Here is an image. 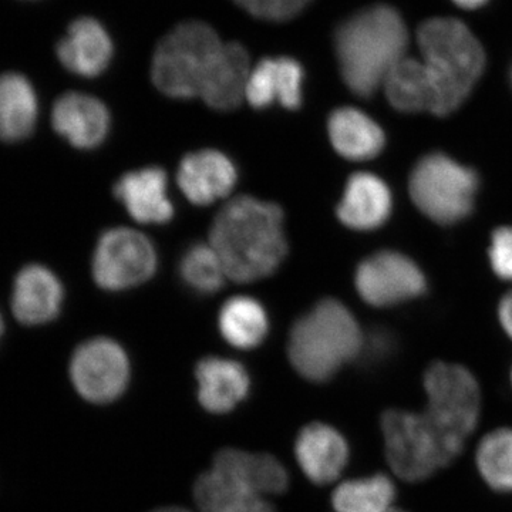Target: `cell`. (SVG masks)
<instances>
[{"instance_id":"37","label":"cell","mask_w":512,"mask_h":512,"mask_svg":"<svg viewBox=\"0 0 512 512\" xmlns=\"http://www.w3.org/2000/svg\"><path fill=\"white\" fill-rule=\"evenodd\" d=\"M390 512H406V511L396 510V508H393V510H392V511H390Z\"/></svg>"},{"instance_id":"13","label":"cell","mask_w":512,"mask_h":512,"mask_svg":"<svg viewBox=\"0 0 512 512\" xmlns=\"http://www.w3.org/2000/svg\"><path fill=\"white\" fill-rule=\"evenodd\" d=\"M52 124L73 147L92 150L109 134L110 111L103 101L89 94L66 93L53 106Z\"/></svg>"},{"instance_id":"12","label":"cell","mask_w":512,"mask_h":512,"mask_svg":"<svg viewBox=\"0 0 512 512\" xmlns=\"http://www.w3.org/2000/svg\"><path fill=\"white\" fill-rule=\"evenodd\" d=\"M237 181V167L231 158L217 150L188 154L177 171L178 187L188 201L201 207L227 197Z\"/></svg>"},{"instance_id":"24","label":"cell","mask_w":512,"mask_h":512,"mask_svg":"<svg viewBox=\"0 0 512 512\" xmlns=\"http://www.w3.org/2000/svg\"><path fill=\"white\" fill-rule=\"evenodd\" d=\"M37 97L23 74L0 76V140L15 143L32 134L36 126Z\"/></svg>"},{"instance_id":"15","label":"cell","mask_w":512,"mask_h":512,"mask_svg":"<svg viewBox=\"0 0 512 512\" xmlns=\"http://www.w3.org/2000/svg\"><path fill=\"white\" fill-rule=\"evenodd\" d=\"M349 444L325 423L303 427L295 443L299 467L312 483L326 485L339 478L349 461Z\"/></svg>"},{"instance_id":"17","label":"cell","mask_w":512,"mask_h":512,"mask_svg":"<svg viewBox=\"0 0 512 512\" xmlns=\"http://www.w3.org/2000/svg\"><path fill=\"white\" fill-rule=\"evenodd\" d=\"M212 468L224 474L242 490L258 497L282 494L288 490V471L271 454H254L237 448H224L215 456Z\"/></svg>"},{"instance_id":"27","label":"cell","mask_w":512,"mask_h":512,"mask_svg":"<svg viewBox=\"0 0 512 512\" xmlns=\"http://www.w3.org/2000/svg\"><path fill=\"white\" fill-rule=\"evenodd\" d=\"M396 487L384 474L345 481L332 495L336 512H390Z\"/></svg>"},{"instance_id":"11","label":"cell","mask_w":512,"mask_h":512,"mask_svg":"<svg viewBox=\"0 0 512 512\" xmlns=\"http://www.w3.org/2000/svg\"><path fill=\"white\" fill-rule=\"evenodd\" d=\"M355 284L363 301L376 308L419 298L426 292L423 271L399 252L382 251L366 258L356 271Z\"/></svg>"},{"instance_id":"39","label":"cell","mask_w":512,"mask_h":512,"mask_svg":"<svg viewBox=\"0 0 512 512\" xmlns=\"http://www.w3.org/2000/svg\"><path fill=\"white\" fill-rule=\"evenodd\" d=\"M511 380H512V373H511Z\"/></svg>"},{"instance_id":"38","label":"cell","mask_w":512,"mask_h":512,"mask_svg":"<svg viewBox=\"0 0 512 512\" xmlns=\"http://www.w3.org/2000/svg\"><path fill=\"white\" fill-rule=\"evenodd\" d=\"M510 79H511V84H512V69H511Z\"/></svg>"},{"instance_id":"7","label":"cell","mask_w":512,"mask_h":512,"mask_svg":"<svg viewBox=\"0 0 512 512\" xmlns=\"http://www.w3.org/2000/svg\"><path fill=\"white\" fill-rule=\"evenodd\" d=\"M476 171L444 154L421 158L410 175L416 207L439 224H456L471 214L478 191Z\"/></svg>"},{"instance_id":"22","label":"cell","mask_w":512,"mask_h":512,"mask_svg":"<svg viewBox=\"0 0 512 512\" xmlns=\"http://www.w3.org/2000/svg\"><path fill=\"white\" fill-rule=\"evenodd\" d=\"M251 64L247 49L239 43H224L201 90V99L220 111L237 109L247 94Z\"/></svg>"},{"instance_id":"26","label":"cell","mask_w":512,"mask_h":512,"mask_svg":"<svg viewBox=\"0 0 512 512\" xmlns=\"http://www.w3.org/2000/svg\"><path fill=\"white\" fill-rule=\"evenodd\" d=\"M218 328L229 345L241 350L258 348L269 332L264 306L251 296H234L222 306Z\"/></svg>"},{"instance_id":"33","label":"cell","mask_w":512,"mask_h":512,"mask_svg":"<svg viewBox=\"0 0 512 512\" xmlns=\"http://www.w3.org/2000/svg\"><path fill=\"white\" fill-rule=\"evenodd\" d=\"M500 322L505 332L512 339V292L500 303Z\"/></svg>"},{"instance_id":"2","label":"cell","mask_w":512,"mask_h":512,"mask_svg":"<svg viewBox=\"0 0 512 512\" xmlns=\"http://www.w3.org/2000/svg\"><path fill=\"white\" fill-rule=\"evenodd\" d=\"M409 32L399 10L375 5L350 16L335 33L340 74L350 92L369 97L406 55Z\"/></svg>"},{"instance_id":"6","label":"cell","mask_w":512,"mask_h":512,"mask_svg":"<svg viewBox=\"0 0 512 512\" xmlns=\"http://www.w3.org/2000/svg\"><path fill=\"white\" fill-rule=\"evenodd\" d=\"M222 46L221 37L207 23H180L158 43L151 79L161 93L173 99L200 97Z\"/></svg>"},{"instance_id":"29","label":"cell","mask_w":512,"mask_h":512,"mask_svg":"<svg viewBox=\"0 0 512 512\" xmlns=\"http://www.w3.org/2000/svg\"><path fill=\"white\" fill-rule=\"evenodd\" d=\"M181 279L192 291L211 295L220 291L227 272L220 256L211 245L195 244L188 248L180 262Z\"/></svg>"},{"instance_id":"14","label":"cell","mask_w":512,"mask_h":512,"mask_svg":"<svg viewBox=\"0 0 512 512\" xmlns=\"http://www.w3.org/2000/svg\"><path fill=\"white\" fill-rule=\"evenodd\" d=\"M114 195L133 220L140 224H167L173 220L174 205L168 198V177L160 167L131 171L114 185Z\"/></svg>"},{"instance_id":"28","label":"cell","mask_w":512,"mask_h":512,"mask_svg":"<svg viewBox=\"0 0 512 512\" xmlns=\"http://www.w3.org/2000/svg\"><path fill=\"white\" fill-rule=\"evenodd\" d=\"M477 467L488 487L512 494V430L498 429L481 440Z\"/></svg>"},{"instance_id":"21","label":"cell","mask_w":512,"mask_h":512,"mask_svg":"<svg viewBox=\"0 0 512 512\" xmlns=\"http://www.w3.org/2000/svg\"><path fill=\"white\" fill-rule=\"evenodd\" d=\"M392 205V194L383 180L370 173H356L346 184L338 218L346 227L370 231L389 220Z\"/></svg>"},{"instance_id":"25","label":"cell","mask_w":512,"mask_h":512,"mask_svg":"<svg viewBox=\"0 0 512 512\" xmlns=\"http://www.w3.org/2000/svg\"><path fill=\"white\" fill-rule=\"evenodd\" d=\"M383 86L394 109L403 113H434L436 89L423 60L404 57L387 74Z\"/></svg>"},{"instance_id":"30","label":"cell","mask_w":512,"mask_h":512,"mask_svg":"<svg viewBox=\"0 0 512 512\" xmlns=\"http://www.w3.org/2000/svg\"><path fill=\"white\" fill-rule=\"evenodd\" d=\"M255 18L284 22L295 18L311 0H234Z\"/></svg>"},{"instance_id":"3","label":"cell","mask_w":512,"mask_h":512,"mask_svg":"<svg viewBox=\"0 0 512 512\" xmlns=\"http://www.w3.org/2000/svg\"><path fill=\"white\" fill-rule=\"evenodd\" d=\"M363 349L365 336L352 312L336 299H323L292 326L288 356L299 375L323 383Z\"/></svg>"},{"instance_id":"8","label":"cell","mask_w":512,"mask_h":512,"mask_svg":"<svg viewBox=\"0 0 512 512\" xmlns=\"http://www.w3.org/2000/svg\"><path fill=\"white\" fill-rule=\"evenodd\" d=\"M427 417L448 436L466 443L480 417V387L466 367L433 363L424 373Z\"/></svg>"},{"instance_id":"1","label":"cell","mask_w":512,"mask_h":512,"mask_svg":"<svg viewBox=\"0 0 512 512\" xmlns=\"http://www.w3.org/2000/svg\"><path fill=\"white\" fill-rule=\"evenodd\" d=\"M210 245L229 279L255 282L274 274L288 254L284 211L274 202L241 195L215 217Z\"/></svg>"},{"instance_id":"10","label":"cell","mask_w":512,"mask_h":512,"mask_svg":"<svg viewBox=\"0 0 512 512\" xmlns=\"http://www.w3.org/2000/svg\"><path fill=\"white\" fill-rule=\"evenodd\" d=\"M70 377L77 393L87 402H114L126 392L130 380L126 350L116 340H87L70 360Z\"/></svg>"},{"instance_id":"5","label":"cell","mask_w":512,"mask_h":512,"mask_svg":"<svg viewBox=\"0 0 512 512\" xmlns=\"http://www.w3.org/2000/svg\"><path fill=\"white\" fill-rule=\"evenodd\" d=\"M380 424L387 463L397 477L409 483L427 480L463 451V441L448 436L424 413L387 410Z\"/></svg>"},{"instance_id":"20","label":"cell","mask_w":512,"mask_h":512,"mask_svg":"<svg viewBox=\"0 0 512 512\" xmlns=\"http://www.w3.org/2000/svg\"><path fill=\"white\" fill-rule=\"evenodd\" d=\"M62 301L63 286L45 266H25L16 276L12 309L23 325H43L55 319Z\"/></svg>"},{"instance_id":"31","label":"cell","mask_w":512,"mask_h":512,"mask_svg":"<svg viewBox=\"0 0 512 512\" xmlns=\"http://www.w3.org/2000/svg\"><path fill=\"white\" fill-rule=\"evenodd\" d=\"M490 261L495 274L512 281V227L498 228L491 239Z\"/></svg>"},{"instance_id":"23","label":"cell","mask_w":512,"mask_h":512,"mask_svg":"<svg viewBox=\"0 0 512 512\" xmlns=\"http://www.w3.org/2000/svg\"><path fill=\"white\" fill-rule=\"evenodd\" d=\"M330 143L350 161L372 160L383 150L386 138L379 124L362 110L342 107L329 116Z\"/></svg>"},{"instance_id":"32","label":"cell","mask_w":512,"mask_h":512,"mask_svg":"<svg viewBox=\"0 0 512 512\" xmlns=\"http://www.w3.org/2000/svg\"><path fill=\"white\" fill-rule=\"evenodd\" d=\"M217 512H275V508L264 497L238 494L222 505Z\"/></svg>"},{"instance_id":"36","label":"cell","mask_w":512,"mask_h":512,"mask_svg":"<svg viewBox=\"0 0 512 512\" xmlns=\"http://www.w3.org/2000/svg\"><path fill=\"white\" fill-rule=\"evenodd\" d=\"M2 332H3V320H2V316H0V335H2Z\"/></svg>"},{"instance_id":"4","label":"cell","mask_w":512,"mask_h":512,"mask_svg":"<svg viewBox=\"0 0 512 512\" xmlns=\"http://www.w3.org/2000/svg\"><path fill=\"white\" fill-rule=\"evenodd\" d=\"M423 63L436 89V116L456 111L473 92L485 69V52L461 20L434 18L417 30Z\"/></svg>"},{"instance_id":"19","label":"cell","mask_w":512,"mask_h":512,"mask_svg":"<svg viewBox=\"0 0 512 512\" xmlns=\"http://www.w3.org/2000/svg\"><path fill=\"white\" fill-rule=\"evenodd\" d=\"M195 377L201 406L214 414L232 412L251 390L247 369L231 359L205 357L198 362Z\"/></svg>"},{"instance_id":"16","label":"cell","mask_w":512,"mask_h":512,"mask_svg":"<svg viewBox=\"0 0 512 512\" xmlns=\"http://www.w3.org/2000/svg\"><path fill=\"white\" fill-rule=\"evenodd\" d=\"M303 79L301 63L291 57L261 60L249 76L245 99L258 110L275 103L284 109L298 110L303 101Z\"/></svg>"},{"instance_id":"35","label":"cell","mask_w":512,"mask_h":512,"mask_svg":"<svg viewBox=\"0 0 512 512\" xmlns=\"http://www.w3.org/2000/svg\"><path fill=\"white\" fill-rule=\"evenodd\" d=\"M153 512H190V511L184 510V508L167 507V508H160V510H156Z\"/></svg>"},{"instance_id":"34","label":"cell","mask_w":512,"mask_h":512,"mask_svg":"<svg viewBox=\"0 0 512 512\" xmlns=\"http://www.w3.org/2000/svg\"><path fill=\"white\" fill-rule=\"evenodd\" d=\"M453 3H456L460 8L467 10H476L483 8L485 3H488V0H453Z\"/></svg>"},{"instance_id":"9","label":"cell","mask_w":512,"mask_h":512,"mask_svg":"<svg viewBox=\"0 0 512 512\" xmlns=\"http://www.w3.org/2000/svg\"><path fill=\"white\" fill-rule=\"evenodd\" d=\"M157 251L153 242L130 228L104 232L93 255V278L106 291H124L147 282L156 274Z\"/></svg>"},{"instance_id":"18","label":"cell","mask_w":512,"mask_h":512,"mask_svg":"<svg viewBox=\"0 0 512 512\" xmlns=\"http://www.w3.org/2000/svg\"><path fill=\"white\" fill-rule=\"evenodd\" d=\"M56 50L60 63L69 72L92 79L109 67L113 42L96 19L80 18L70 25Z\"/></svg>"}]
</instances>
